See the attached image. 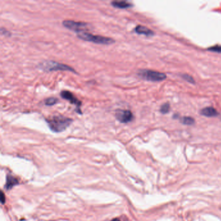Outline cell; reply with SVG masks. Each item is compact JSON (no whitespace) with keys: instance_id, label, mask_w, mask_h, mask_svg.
I'll use <instances>...</instances> for the list:
<instances>
[{"instance_id":"obj_1","label":"cell","mask_w":221,"mask_h":221,"mask_svg":"<svg viewBox=\"0 0 221 221\" xmlns=\"http://www.w3.org/2000/svg\"><path fill=\"white\" fill-rule=\"evenodd\" d=\"M45 121L53 132H61L70 127L73 122V119L64 115H58L46 119Z\"/></svg>"},{"instance_id":"obj_2","label":"cell","mask_w":221,"mask_h":221,"mask_svg":"<svg viewBox=\"0 0 221 221\" xmlns=\"http://www.w3.org/2000/svg\"><path fill=\"white\" fill-rule=\"evenodd\" d=\"M77 37L82 40L90 42L97 44L110 45L115 43V40L111 38L105 37V36L99 35H94L87 32H82L78 33Z\"/></svg>"},{"instance_id":"obj_3","label":"cell","mask_w":221,"mask_h":221,"mask_svg":"<svg viewBox=\"0 0 221 221\" xmlns=\"http://www.w3.org/2000/svg\"><path fill=\"white\" fill-rule=\"evenodd\" d=\"M39 66L42 70L47 72L61 70L71 71L74 73H77L71 67L64 64H60L59 62H56L55 61H45L42 63H40Z\"/></svg>"},{"instance_id":"obj_4","label":"cell","mask_w":221,"mask_h":221,"mask_svg":"<svg viewBox=\"0 0 221 221\" xmlns=\"http://www.w3.org/2000/svg\"><path fill=\"white\" fill-rule=\"evenodd\" d=\"M138 74V76L143 79L152 82L161 81L166 78V75L165 73L149 70H139Z\"/></svg>"},{"instance_id":"obj_5","label":"cell","mask_w":221,"mask_h":221,"mask_svg":"<svg viewBox=\"0 0 221 221\" xmlns=\"http://www.w3.org/2000/svg\"><path fill=\"white\" fill-rule=\"evenodd\" d=\"M62 25L64 27L78 33L85 32V31L87 30L88 27V24L86 23L75 22L72 20H64L62 22Z\"/></svg>"},{"instance_id":"obj_6","label":"cell","mask_w":221,"mask_h":221,"mask_svg":"<svg viewBox=\"0 0 221 221\" xmlns=\"http://www.w3.org/2000/svg\"><path fill=\"white\" fill-rule=\"evenodd\" d=\"M60 96L64 99H66L67 101H69L71 104H75L76 106V112L78 114H82L81 110L82 103L71 92L67 90L62 91L60 92Z\"/></svg>"},{"instance_id":"obj_7","label":"cell","mask_w":221,"mask_h":221,"mask_svg":"<svg viewBox=\"0 0 221 221\" xmlns=\"http://www.w3.org/2000/svg\"><path fill=\"white\" fill-rule=\"evenodd\" d=\"M116 118L120 123H128L132 121L134 119V115L130 110L118 109L115 111V114Z\"/></svg>"},{"instance_id":"obj_8","label":"cell","mask_w":221,"mask_h":221,"mask_svg":"<svg viewBox=\"0 0 221 221\" xmlns=\"http://www.w3.org/2000/svg\"><path fill=\"white\" fill-rule=\"evenodd\" d=\"M135 32L139 34H143L147 36H150L154 34V32L145 26L138 25L135 28Z\"/></svg>"},{"instance_id":"obj_9","label":"cell","mask_w":221,"mask_h":221,"mask_svg":"<svg viewBox=\"0 0 221 221\" xmlns=\"http://www.w3.org/2000/svg\"><path fill=\"white\" fill-rule=\"evenodd\" d=\"M201 115L206 117H215L219 115V112L216 109L213 107H206L201 111Z\"/></svg>"},{"instance_id":"obj_10","label":"cell","mask_w":221,"mask_h":221,"mask_svg":"<svg viewBox=\"0 0 221 221\" xmlns=\"http://www.w3.org/2000/svg\"><path fill=\"white\" fill-rule=\"evenodd\" d=\"M113 7L118 9H127L133 6V5L127 1H114L111 3Z\"/></svg>"},{"instance_id":"obj_11","label":"cell","mask_w":221,"mask_h":221,"mask_svg":"<svg viewBox=\"0 0 221 221\" xmlns=\"http://www.w3.org/2000/svg\"><path fill=\"white\" fill-rule=\"evenodd\" d=\"M18 183V180L13 176L10 175L7 176V183H6V186H5L6 187V189H11L15 185H17Z\"/></svg>"},{"instance_id":"obj_12","label":"cell","mask_w":221,"mask_h":221,"mask_svg":"<svg viewBox=\"0 0 221 221\" xmlns=\"http://www.w3.org/2000/svg\"><path fill=\"white\" fill-rule=\"evenodd\" d=\"M181 123L186 125H192L194 123V119L191 117H183L181 119Z\"/></svg>"},{"instance_id":"obj_13","label":"cell","mask_w":221,"mask_h":221,"mask_svg":"<svg viewBox=\"0 0 221 221\" xmlns=\"http://www.w3.org/2000/svg\"><path fill=\"white\" fill-rule=\"evenodd\" d=\"M58 102V99L55 97H49L46 99L44 101V104L47 106H52L55 105Z\"/></svg>"},{"instance_id":"obj_14","label":"cell","mask_w":221,"mask_h":221,"mask_svg":"<svg viewBox=\"0 0 221 221\" xmlns=\"http://www.w3.org/2000/svg\"><path fill=\"white\" fill-rule=\"evenodd\" d=\"M169 108H170V106L169 103H165L164 104H162V106L160 108V112L162 114H167L169 112Z\"/></svg>"},{"instance_id":"obj_15","label":"cell","mask_w":221,"mask_h":221,"mask_svg":"<svg viewBox=\"0 0 221 221\" xmlns=\"http://www.w3.org/2000/svg\"><path fill=\"white\" fill-rule=\"evenodd\" d=\"M182 77L184 78V79L187 81L188 82H191V83H193V82H194V79L192 78V77L189 76V75H182Z\"/></svg>"},{"instance_id":"obj_16","label":"cell","mask_w":221,"mask_h":221,"mask_svg":"<svg viewBox=\"0 0 221 221\" xmlns=\"http://www.w3.org/2000/svg\"><path fill=\"white\" fill-rule=\"evenodd\" d=\"M209 50L213 51H217V52H221V47L220 46H215L212 47V48H209Z\"/></svg>"},{"instance_id":"obj_17","label":"cell","mask_w":221,"mask_h":221,"mask_svg":"<svg viewBox=\"0 0 221 221\" xmlns=\"http://www.w3.org/2000/svg\"><path fill=\"white\" fill-rule=\"evenodd\" d=\"M10 34L9 32V31H6V30H5V31H2V34H5V35H7V34Z\"/></svg>"},{"instance_id":"obj_18","label":"cell","mask_w":221,"mask_h":221,"mask_svg":"<svg viewBox=\"0 0 221 221\" xmlns=\"http://www.w3.org/2000/svg\"><path fill=\"white\" fill-rule=\"evenodd\" d=\"M112 221H120L118 219H113Z\"/></svg>"}]
</instances>
